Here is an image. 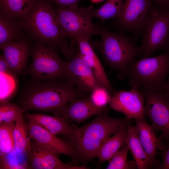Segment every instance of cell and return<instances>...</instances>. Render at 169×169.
I'll use <instances>...</instances> for the list:
<instances>
[{"mask_svg":"<svg viewBox=\"0 0 169 169\" xmlns=\"http://www.w3.org/2000/svg\"><path fill=\"white\" fill-rule=\"evenodd\" d=\"M27 34L35 43L52 46L70 59L76 49L69 44L49 0H36L31 11L20 20Z\"/></svg>","mask_w":169,"mask_h":169,"instance_id":"1","label":"cell"},{"mask_svg":"<svg viewBox=\"0 0 169 169\" xmlns=\"http://www.w3.org/2000/svg\"><path fill=\"white\" fill-rule=\"evenodd\" d=\"M85 93L78 90L67 80H31L21 92L20 106L24 113L33 110L53 114L72 100L85 97Z\"/></svg>","mask_w":169,"mask_h":169,"instance_id":"2","label":"cell"},{"mask_svg":"<svg viewBox=\"0 0 169 169\" xmlns=\"http://www.w3.org/2000/svg\"><path fill=\"white\" fill-rule=\"evenodd\" d=\"M107 111L97 115L92 121L81 127L73 125L72 133L69 138L74 159L77 157L85 161L96 157L105 141L126 125L125 119L110 117Z\"/></svg>","mask_w":169,"mask_h":169,"instance_id":"3","label":"cell"},{"mask_svg":"<svg viewBox=\"0 0 169 169\" xmlns=\"http://www.w3.org/2000/svg\"><path fill=\"white\" fill-rule=\"evenodd\" d=\"M169 74V48L162 54L133 60L125 78L131 88L151 91L163 90Z\"/></svg>","mask_w":169,"mask_h":169,"instance_id":"4","label":"cell"},{"mask_svg":"<svg viewBox=\"0 0 169 169\" xmlns=\"http://www.w3.org/2000/svg\"><path fill=\"white\" fill-rule=\"evenodd\" d=\"M99 35L101 40L98 48L105 63L118 72L119 79H123L131 62L142 56L141 47L125 34L112 32L104 27H100Z\"/></svg>","mask_w":169,"mask_h":169,"instance_id":"5","label":"cell"},{"mask_svg":"<svg viewBox=\"0 0 169 169\" xmlns=\"http://www.w3.org/2000/svg\"><path fill=\"white\" fill-rule=\"evenodd\" d=\"M52 46L35 43L32 50V60L25 72L33 81L67 80L66 62Z\"/></svg>","mask_w":169,"mask_h":169,"instance_id":"6","label":"cell"},{"mask_svg":"<svg viewBox=\"0 0 169 169\" xmlns=\"http://www.w3.org/2000/svg\"><path fill=\"white\" fill-rule=\"evenodd\" d=\"M140 47L142 57L155 51L169 48V9H160L154 5L147 18Z\"/></svg>","mask_w":169,"mask_h":169,"instance_id":"7","label":"cell"},{"mask_svg":"<svg viewBox=\"0 0 169 169\" xmlns=\"http://www.w3.org/2000/svg\"><path fill=\"white\" fill-rule=\"evenodd\" d=\"M55 12L64 34L72 40L77 37L90 39L99 34L100 27L93 23L92 19L95 10L91 5L88 7L68 8L58 7Z\"/></svg>","mask_w":169,"mask_h":169,"instance_id":"8","label":"cell"},{"mask_svg":"<svg viewBox=\"0 0 169 169\" xmlns=\"http://www.w3.org/2000/svg\"><path fill=\"white\" fill-rule=\"evenodd\" d=\"M141 90L146 102L145 115L151 121L154 130L169 139V96L164 90Z\"/></svg>","mask_w":169,"mask_h":169,"instance_id":"9","label":"cell"},{"mask_svg":"<svg viewBox=\"0 0 169 169\" xmlns=\"http://www.w3.org/2000/svg\"><path fill=\"white\" fill-rule=\"evenodd\" d=\"M120 16L116 20L121 29L138 34L143 32L148 15L154 5L152 0H124Z\"/></svg>","mask_w":169,"mask_h":169,"instance_id":"10","label":"cell"},{"mask_svg":"<svg viewBox=\"0 0 169 169\" xmlns=\"http://www.w3.org/2000/svg\"><path fill=\"white\" fill-rule=\"evenodd\" d=\"M111 95L109 106L121 113L128 119L145 120V98L142 90L131 88L128 91H115Z\"/></svg>","mask_w":169,"mask_h":169,"instance_id":"11","label":"cell"},{"mask_svg":"<svg viewBox=\"0 0 169 169\" xmlns=\"http://www.w3.org/2000/svg\"><path fill=\"white\" fill-rule=\"evenodd\" d=\"M67 80L79 90L90 92L100 86L90 68L81 56L79 49L66 61Z\"/></svg>","mask_w":169,"mask_h":169,"instance_id":"12","label":"cell"},{"mask_svg":"<svg viewBox=\"0 0 169 169\" xmlns=\"http://www.w3.org/2000/svg\"><path fill=\"white\" fill-rule=\"evenodd\" d=\"M28 168L33 169H86L82 166H74L62 162L57 155L35 141L27 152Z\"/></svg>","mask_w":169,"mask_h":169,"instance_id":"13","label":"cell"},{"mask_svg":"<svg viewBox=\"0 0 169 169\" xmlns=\"http://www.w3.org/2000/svg\"><path fill=\"white\" fill-rule=\"evenodd\" d=\"M28 120L26 125L31 139L57 154H63L74 158V152L69 143L58 138L35 122Z\"/></svg>","mask_w":169,"mask_h":169,"instance_id":"14","label":"cell"},{"mask_svg":"<svg viewBox=\"0 0 169 169\" xmlns=\"http://www.w3.org/2000/svg\"><path fill=\"white\" fill-rule=\"evenodd\" d=\"M107 107H100L92 102L89 97L75 99L53 114L62 117L79 124L91 117L107 110Z\"/></svg>","mask_w":169,"mask_h":169,"instance_id":"15","label":"cell"},{"mask_svg":"<svg viewBox=\"0 0 169 169\" xmlns=\"http://www.w3.org/2000/svg\"><path fill=\"white\" fill-rule=\"evenodd\" d=\"M90 38L84 37H78L74 41L77 43L79 54L93 72L100 85L113 94L115 91L106 74L100 60L90 44Z\"/></svg>","mask_w":169,"mask_h":169,"instance_id":"16","label":"cell"},{"mask_svg":"<svg viewBox=\"0 0 169 169\" xmlns=\"http://www.w3.org/2000/svg\"><path fill=\"white\" fill-rule=\"evenodd\" d=\"M3 55L16 75L25 69L30 48L26 40L6 42L0 45Z\"/></svg>","mask_w":169,"mask_h":169,"instance_id":"17","label":"cell"},{"mask_svg":"<svg viewBox=\"0 0 169 169\" xmlns=\"http://www.w3.org/2000/svg\"><path fill=\"white\" fill-rule=\"evenodd\" d=\"M135 129L139 140L150 161L151 166L154 163L156 150H165L161 140L156 137L151 126L145 120H136Z\"/></svg>","mask_w":169,"mask_h":169,"instance_id":"18","label":"cell"},{"mask_svg":"<svg viewBox=\"0 0 169 169\" xmlns=\"http://www.w3.org/2000/svg\"><path fill=\"white\" fill-rule=\"evenodd\" d=\"M24 117L39 124L53 134H62L69 138L73 131V125H71L62 117L52 116L42 113L29 114L25 112Z\"/></svg>","mask_w":169,"mask_h":169,"instance_id":"19","label":"cell"},{"mask_svg":"<svg viewBox=\"0 0 169 169\" xmlns=\"http://www.w3.org/2000/svg\"><path fill=\"white\" fill-rule=\"evenodd\" d=\"M36 1L0 0V16L8 18L21 20L29 13Z\"/></svg>","mask_w":169,"mask_h":169,"instance_id":"20","label":"cell"},{"mask_svg":"<svg viewBox=\"0 0 169 169\" xmlns=\"http://www.w3.org/2000/svg\"><path fill=\"white\" fill-rule=\"evenodd\" d=\"M128 125L121 127L113 136L107 138L101 145L96 156L100 163L109 161L121 146L125 144Z\"/></svg>","mask_w":169,"mask_h":169,"instance_id":"21","label":"cell"},{"mask_svg":"<svg viewBox=\"0 0 169 169\" xmlns=\"http://www.w3.org/2000/svg\"><path fill=\"white\" fill-rule=\"evenodd\" d=\"M125 144L134 158L138 169H146L151 167L149 159L137 134L135 126L129 123Z\"/></svg>","mask_w":169,"mask_h":169,"instance_id":"22","label":"cell"},{"mask_svg":"<svg viewBox=\"0 0 169 169\" xmlns=\"http://www.w3.org/2000/svg\"><path fill=\"white\" fill-rule=\"evenodd\" d=\"M20 21L0 16V45L3 43L26 40Z\"/></svg>","mask_w":169,"mask_h":169,"instance_id":"23","label":"cell"},{"mask_svg":"<svg viewBox=\"0 0 169 169\" xmlns=\"http://www.w3.org/2000/svg\"><path fill=\"white\" fill-rule=\"evenodd\" d=\"M14 151L18 154L27 153L31 143L26 123L23 115L20 116L15 122L13 131Z\"/></svg>","mask_w":169,"mask_h":169,"instance_id":"24","label":"cell"},{"mask_svg":"<svg viewBox=\"0 0 169 169\" xmlns=\"http://www.w3.org/2000/svg\"><path fill=\"white\" fill-rule=\"evenodd\" d=\"M124 3V0H108L99 9L95 10L93 17L103 22L110 19L117 18L122 13Z\"/></svg>","mask_w":169,"mask_h":169,"instance_id":"25","label":"cell"},{"mask_svg":"<svg viewBox=\"0 0 169 169\" xmlns=\"http://www.w3.org/2000/svg\"><path fill=\"white\" fill-rule=\"evenodd\" d=\"M15 122L0 123V153L7 155L14 151L13 131Z\"/></svg>","mask_w":169,"mask_h":169,"instance_id":"26","label":"cell"},{"mask_svg":"<svg viewBox=\"0 0 169 169\" xmlns=\"http://www.w3.org/2000/svg\"><path fill=\"white\" fill-rule=\"evenodd\" d=\"M129 151L125 144L123 148L119 151L109 161L107 169H131L135 168L136 165L133 161H127V156Z\"/></svg>","mask_w":169,"mask_h":169,"instance_id":"27","label":"cell"},{"mask_svg":"<svg viewBox=\"0 0 169 169\" xmlns=\"http://www.w3.org/2000/svg\"><path fill=\"white\" fill-rule=\"evenodd\" d=\"M24 112L20 106L8 102L0 103V123L15 122Z\"/></svg>","mask_w":169,"mask_h":169,"instance_id":"28","label":"cell"},{"mask_svg":"<svg viewBox=\"0 0 169 169\" xmlns=\"http://www.w3.org/2000/svg\"><path fill=\"white\" fill-rule=\"evenodd\" d=\"M0 103L8 102L13 94L16 88V81L14 76L0 73Z\"/></svg>","mask_w":169,"mask_h":169,"instance_id":"29","label":"cell"},{"mask_svg":"<svg viewBox=\"0 0 169 169\" xmlns=\"http://www.w3.org/2000/svg\"><path fill=\"white\" fill-rule=\"evenodd\" d=\"M90 100L96 106L105 107L109 105L111 97V93L106 88L100 85L90 92Z\"/></svg>","mask_w":169,"mask_h":169,"instance_id":"30","label":"cell"},{"mask_svg":"<svg viewBox=\"0 0 169 169\" xmlns=\"http://www.w3.org/2000/svg\"><path fill=\"white\" fill-rule=\"evenodd\" d=\"M0 169H28L27 164H21L17 160L9 159L7 155L0 156Z\"/></svg>","mask_w":169,"mask_h":169,"instance_id":"31","label":"cell"},{"mask_svg":"<svg viewBox=\"0 0 169 169\" xmlns=\"http://www.w3.org/2000/svg\"><path fill=\"white\" fill-rule=\"evenodd\" d=\"M52 3L58 7L68 8H75L78 7L80 0H49Z\"/></svg>","mask_w":169,"mask_h":169,"instance_id":"32","label":"cell"},{"mask_svg":"<svg viewBox=\"0 0 169 169\" xmlns=\"http://www.w3.org/2000/svg\"><path fill=\"white\" fill-rule=\"evenodd\" d=\"M0 73L15 77V75L11 70L7 61L3 55L0 56Z\"/></svg>","mask_w":169,"mask_h":169,"instance_id":"33","label":"cell"},{"mask_svg":"<svg viewBox=\"0 0 169 169\" xmlns=\"http://www.w3.org/2000/svg\"><path fill=\"white\" fill-rule=\"evenodd\" d=\"M162 163L158 167L160 169H169V145L162 153Z\"/></svg>","mask_w":169,"mask_h":169,"instance_id":"34","label":"cell"},{"mask_svg":"<svg viewBox=\"0 0 169 169\" xmlns=\"http://www.w3.org/2000/svg\"><path fill=\"white\" fill-rule=\"evenodd\" d=\"M154 5L160 9H169V0H152Z\"/></svg>","mask_w":169,"mask_h":169,"instance_id":"35","label":"cell"},{"mask_svg":"<svg viewBox=\"0 0 169 169\" xmlns=\"http://www.w3.org/2000/svg\"><path fill=\"white\" fill-rule=\"evenodd\" d=\"M163 90L169 96V76L167 78L164 89Z\"/></svg>","mask_w":169,"mask_h":169,"instance_id":"36","label":"cell"},{"mask_svg":"<svg viewBox=\"0 0 169 169\" xmlns=\"http://www.w3.org/2000/svg\"><path fill=\"white\" fill-rule=\"evenodd\" d=\"M90 0L92 3H98L103 1L105 0Z\"/></svg>","mask_w":169,"mask_h":169,"instance_id":"37","label":"cell"}]
</instances>
